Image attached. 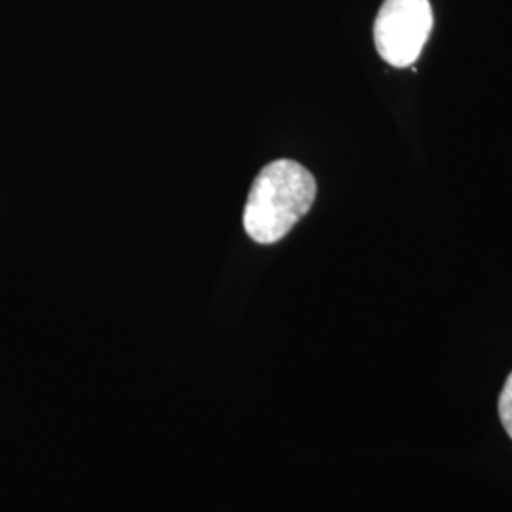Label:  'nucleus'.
Instances as JSON below:
<instances>
[{
    "label": "nucleus",
    "mask_w": 512,
    "mask_h": 512,
    "mask_svg": "<svg viewBox=\"0 0 512 512\" xmlns=\"http://www.w3.org/2000/svg\"><path fill=\"white\" fill-rule=\"evenodd\" d=\"M317 184L304 165L275 160L251 186L243 211L245 232L256 243L272 245L285 238L313 205Z\"/></svg>",
    "instance_id": "nucleus-1"
},
{
    "label": "nucleus",
    "mask_w": 512,
    "mask_h": 512,
    "mask_svg": "<svg viewBox=\"0 0 512 512\" xmlns=\"http://www.w3.org/2000/svg\"><path fill=\"white\" fill-rule=\"evenodd\" d=\"M431 29L429 0H385L374 21V44L391 67L404 69L418 61Z\"/></svg>",
    "instance_id": "nucleus-2"
},
{
    "label": "nucleus",
    "mask_w": 512,
    "mask_h": 512,
    "mask_svg": "<svg viewBox=\"0 0 512 512\" xmlns=\"http://www.w3.org/2000/svg\"><path fill=\"white\" fill-rule=\"evenodd\" d=\"M499 416H501L505 431L509 433V437L512 439V372L509 374L505 385H503V391H501V397H499Z\"/></svg>",
    "instance_id": "nucleus-3"
}]
</instances>
